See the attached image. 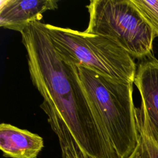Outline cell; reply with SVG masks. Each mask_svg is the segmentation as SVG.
Masks as SVG:
<instances>
[{"instance_id":"1","label":"cell","mask_w":158,"mask_h":158,"mask_svg":"<svg viewBox=\"0 0 158 158\" xmlns=\"http://www.w3.org/2000/svg\"><path fill=\"white\" fill-rule=\"evenodd\" d=\"M20 34L40 107L57 138L73 136L89 158H120L93 114L77 67L56 52L44 23L30 22Z\"/></svg>"},{"instance_id":"2","label":"cell","mask_w":158,"mask_h":158,"mask_svg":"<svg viewBox=\"0 0 158 158\" xmlns=\"http://www.w3.org/2000/svg\"><path fill=\"white\" fill-rule=\"evenodd\" d=\"M78 76L93 114L120 158L136 148L139 133L133 100V83L118 81L83 67Z\"/></svg>"},{"instance_id":"3","label":"cell","mask_w":158,"mask_h":158,"mask_svg":"<svg viewBox=\"0 0 158 158\" xmlns=\"http://www.w3.org/2000/svg\"><path fill=\"white\" fill-rule=\"evenodd\" d=\"M44 28L64 60L118 81L134 83L136 68L133 57L109 39L48 23Z\"/></svg>"},{"instance_id":"4","label":"cell","mask_w":158,"mask_h":158,"mask_svg":"<svg viewBox=\"0 0 158 158\" xmlns=\"http://www.w3.org/2000/svg\"><path fill=\"white\" fill-rule=\"evenodd\" d=\"M85 32L106 37L132 57L150 56L156 33L131 0H92Z\"/></svg>"},{"instance_id":"5","label":"cell","mask_w":158,"mask_h":158,"mask_svg":"<svg viewBox=\"0 0 158 158\" xmlns=\"http://www.w3.org/2000/svg\"><path fill=\"white\" fill-rule=\"evenodd\" d=\"M134 83L139 91L141 104L136 109L138 133H143L158 146V60L148 56L136 69Z\"/></svg>"},{"instance_id":"6","label":"cell","mask_w":158,"mask_h":158,"mask_svg":"<svg viewBox=\"0 0 158 158\" xmlns=\"http://www.w3.org/2000/svg\"><path fill=\"white\" fill-rule=\"evenodd\" d=\"M55 0H1L0 26L20 33L32 22H40L47 10L57 8Z\"/></svg>"},{"instance_id":"7","label":"cell","mask_w":158,"mask_h":158,"mask_svg":"<svg viewBox=\"0 0 158 158\" xmlns=\"http://www.w3.org/2000/svg\"><path fill=\"white\" fill-rule=\"evenodd\" d=\"M44 147L42 137L9 123L0 125V149L4 156L36 158Z\"/></svg>"},{"instance_id":"8","label":"cell","mask_w":158,"mask_h":158,"mask_svg":"<svg viewBox=\"0 0 158 158\" xmlns=\"http://www.w3.org/2000/svg\"><path fill=\"white\" fill-rule=\"evenodd\" d=\"M158 36V0H131Z\"/></svg>"},{"instance_id":"9","label":"cell","mask_w":158,"mask_h":158,"mask_svg":"<svg viewBox=\"0 0 158 158\" xmlns=\"http://www.w3.org/2000/svg\"><path fill=\"white\" fill-rule=\"evenodd\" d=\"M138 133V144L145 158H158V146L143 133Z\"/></svg>"},{"instance_id":"10","label":"cell","mask_w":158,"mask_h":158,"mask_svg":"<svg viewBox=\"0 0 158 158\" xmlns=\"http://www.w3.org/2000/svg\"><path fill=\"white\" fill-rule=\"evenodd\" d=\"M127 158H145V157L144 156V155H143V152L141 150L140 146H139L138 143V145H137L136 148L134 150V151Z\"/></svg>"}]
</instances>
